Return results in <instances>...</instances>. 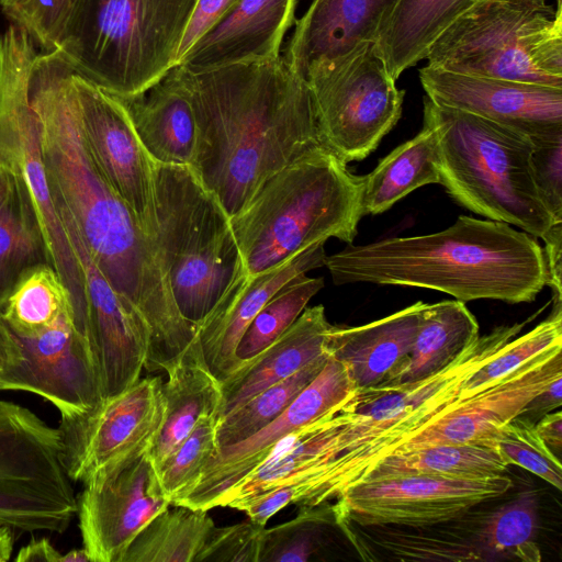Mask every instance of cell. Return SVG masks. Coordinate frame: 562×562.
<instances>
[{
    "instance_id": "obj_49",
    "label": "cell",
    "mask_w": 562,
    "mask_h": 562,
    "mask_svg": "<svg viewBox=\"0 0 562 562\" xmlns=\"http://www.w3.org/2000/svg\"><path fill=\"white\" fill-rule=\"evenodd\" d=\"M562 376L552 381L544 390L532 397L522 408L519 416L527 417L536 423V418L553 412L562 403Z\"/></svg>"
},
{
    "instance_id": "obj_11",
    "label": "cell",
    "mask_w": 562,
    "mask_h": 562,
    "mask_svg": "<svg viewBox=\"0 0 562 562\" xmlns=\"http://www.w3.org/2000/svg\"><path fill=\"white\" fill-rule=\"evenodd\" d=\"M57 428L0 400V525L22 532H64L78 512Z\"/></svg>"
},
{
    "instance_id": "obj_42",
    "label": "cell",
    "mask_w": 562,
    "mask_h": 562,
    "mask_svg": "<svg viewBox=\"0 0 562 562\" xmlns=\"http://www.w3.org/2000/svg\"><path fill=\"white\" fill-rule=\"evenodd\" d=\"M216 427L214 415L201 416L189 436L155 467L161 490L171 505L194 487L205 464L217 451Z\"/></svg>"
},
{
    "instance_id": "obj_33",
    "label": "cell",
    "mask_w": 562,
    "mask_h": 562,
    "mask_svg": "<svg viewBox=\"0 0 562 562\" xmlns=\"http://www.w3.org/2000/svg\"><path fill=\"white\" fill-rule=\"evenodd\" d=\"M479 329L462 301L426 304L407 360L385 382L409 383L436 373L479 338Z\"/></svg>"
},
{
    "instance_id": "obj_23",
    "label": "cell",
    "mask_w": 562,
    "mask_h": 562,
    "mask_svg": "<svg viewBox=\"0 0 562 562\" xmlns=\"http://www.w3.org/2000/svg\"><path fill=\"white\" fill-rule=\"evenodd\" d=\"M295 5L296 0H239L177 65L200 74L278 58L283 36L294 22Z\"/></svg>"
},
{
    "instance_id": "obj_16",
    "label": "cell",
    "mask_w": 562,
    "mask_h": 562,
    "mask_svg": "<svg viewBox=\"0 0 562 562\" xmlns=\"http://www.w3.org/2000/svg\"><path fill=\"white\" fill-rule=\"evenodd\" d=\"M52 201L83 271L86 313L81 334L97 366L102 396L111 398L139 380L149 329L93 262L64 205L55 198Z\"/></svg>"
},
{
    "instance_id": "obj_54",
    "label": "cell",
    "mask_w": 562,
    "mask_h": 562,
    "mask_svg": "<svg viewBox=\"0 0 562 562\" xmlns=\"http://www.w3.org/2000/svg\"><path fill=\"white\" fill-rule=\"evenodd\" d=\"M31 0H0L3 13L14 23Z\"/></svg>"
},
{
    "instance_id": "obj_53",
    "label": "cell",
    "mask_w": 562,
    "mask_h": 562,
    "mask_svg": "<svg viewBox=\"0 0 562 562\" xmlns=\"http://www.w3.org/2000/svg\"><path fill=\"white\" fill-rule=\"evenodd\" d=\"M13 550V530L0 525V562H7Z\"/></svg>"
},
{
    "instance_id": "obj_40",
    "label": "cell",
    "mask_w": 562,
    "mask_h": 562,
    "mask_svg": "<svg viewBox=\"0 0 562 562\" xmlns=\"http://www.w3.org/2000/svg\"><path fill=\"white\" fill-rule=\"evenodd\" d=\"M337 525L328 502L301 506L295 518L265 528L258 562H307L317 555L326 531Z\"/></svg>"
},
{
    "instance_id": "obj_38",
    "label": "cell",
    "mask_w": 562,
    "mask_h": 562,
    "mask_svg": "<svg viewBox=\"0 0 562 562\" xmlns=\"http://www.w3.org/2000/svg\"><path fill=\"white\" fill-rule=\"evenodd\" d=\"M327 352L292 375L260 391L217 422V447L240 442L280 416L314 380L328 359Z\"/></svg>"
},
{
    "instance_id": "obj_28",
    "label": "cell",
    "mask_w": 562,
    "mask_h": 562,
    "mask_svg": "<svg viewBox=\"0 0 562 562\" xmlns=\"http://www.w3.org/2000/svg\"><path fill=\"white\" fill-rule=\"evenodd\" d=\"M166 373L164 418L148 448L155 467L189 436L201 416L216 417L222 402L221 382L206 366L196 334Z\"/></svg>"
},
{
    "instance_id": "obj_12",
    "label": "cell",
    "mask_w": 562,
    "mask_h": 562,
    "mask_svg": "<svg viewBox=\"0 0 562 562\" xmlns=\"http://www.w3.org/2000/svg\"><path fill=\"white\" fill-rule=\"evenodd\" d=\"M555 12L548 0H487L451 24L425 59L452 72L562 88L541 71Z\"/></svg>"
},
{
    "instance_id": "obj_31",
    "label": "cell",
    "mask_w": 562,
    "mask_h": 562,
    "mask_svg": "<svg viewBox=\"0 0 562 562\" xmlns=\"http://www.w3.org/2000/svg\"><path fill=\"white\" fill-rule=\"evenodd\" d=\"M472 510V509H471ZM423 528L396 526L359 527V532L398 560L486 561L480 543L484 513H471ZM356 526V525H352Z\"/></svg>"
},
{
    "instance_id": "obj_30",
    "label": "cell",
    "mask_w": 562,
    "mask_h": 562,
    "mask_svg": "<svg viewBox=\"0 0 562 562\" xmlns=\"http://www.w3.org/2000/svg\"><path fill=\"white\" fill-rule=\"evenodd\" d=\"M0 311L31 268L49 263L40 217L22 175L0 160ZM52 266V265H50Z\"/></svg>"
},
{
    "instance_id": "obj_26",
    "label": "cell",
    "mask_w": 562,
    "mask_h": 562,
    "mask_svg": "<svg viewBox=\"0 0 562 562\" xmlns=\"http://www.w3.org/2000/svg\"><path fill=\"white\" fill-rule=\"evenodd\" d=\"M426 304L418 301L357 327L331 326L324 349L346 367L356 389L381 384L407 360Z\"/></svg>"
},
{
    "instance_id": "obj_34",
    "label": "cell",
    "mask_w": 562,
    "mask_h": 562,
    "mask_svg": "<svg viewBox=\"0 0 562 562\" xmlns=\"http://www.w3.org/2000/svg\"><path fill=\"white\" fill-rule=\"evenodd\" d=\"M508 465L477 443L437 445L390 454L372 464L353 484L404 475L483 479L504 474Z\"/></svg>"
},
{
    "instance_id": "obj_17",
    "label": "cell",
    "mask_w": 562,
    "mask_h": 562,
    "mask_svg": "<svg viewBox=\"0 0 562 562\" xmlns=\"http://www.w3.org/2000/svg\"><path fill=\"white\" fill-rule=\"evenodd\" d=\"M72 80L81 131L95 165L140 231L154 241L157 229L154 161L120 102L76 71Z\"/></svg>"
},
{
    "instance_id": "obj_7",
    "label": "cell",
    "mask_w": 562,
    "mask_h": 562,
    "mask_svg": "<svg viewBox=\"0 0 562 562\" xmlns=\"http://www.w3.org/2000/svg\"><path fill=\"white\" fill-rule=\"evenodd\" d=\"M196 1L78 0L56 50L109 94H136L177 65Z\"/></svg>"
},
{
    "instance_id": "obj_35",
    "label": "cell",
    "mask_w": 562,
    "mask_h": 562,
    "mask_svg": "<svg viewBox=\"0 0 562 562\" xmlns=\"http://www.w3.org/2000/svg\"><path fill=\"white\" fill-rule=\"evenodd\" d=\"M153 517L136 535L121 562H194L215 526L207 510L175 505Z\"/></svg>"
},
{
    "instance_id": "obj_44",
    "label": "cell",
    "mask_w": 562,
    "mask_h": 562,
    "mask_svg": "<svg viewBox=\"0 0 562 562\" xmlns=\"http://www.w3.org/2000/svg\"><path fill=\"white\" fill-rule=\"evenodd\" d=\"M265 528L251 519L214 526L194 562H258Z\"/></svg>"
},
{
    "instance_id": "obj_1",
    "label": "cell",
    "mask_w": 562,
    "mask_h": 562,
    "mask_svg": "<svg viewBox=\"0 0 562 562\" xmlns=\"http://www.w3.org/2000/svg\"><path fill=\"white\" fill-rule=\"evenodd\" d=\"M75 69L58 50L37 54L29 83L52 198L70 215L93 262L140 315L154 344L187 328L169 289L155 243L95 165L85 140Z\"/></svg>"
},
{
    "instance_id": "obj_3",
    "label": "cell",
    "mask_w": 562,
    "mask_h": 562,
    "mask_svg": "<svg viewBox=\"0 0 562 562\" xmlns=\"http://www.w3.org/2000/svg\"><path fill=\"white\" fill-rule=\"evenodd\" d=\"M324 266L336 285L424 288L462 302L530 303L548 283L543 249L533 236L465 215L432 234L349 244L326 256Z\"/></svg>"
},
{
    "instance_id": "obj_24",
    "label": "cell",
    "mask_w": 562,
    "mask_h": 562,
    "mask_svg": "<svg viewBox=\"0 0 562 562\" xmlns=\"http://www.w3.org/2000/svg\"><path fill=\"white\" fill-rule=\"evenodd\" d=\"M398 0H314L295 22L283 58L305 79L310 66L375 42L380 26Z\"/></svg>"
},
{
    "instance_id": "obj_32",
    "label": "cell",
    "mask_w": 562,
    "mask_h": 562,
    "mask_svg": "<svg viewBox=\"0 0 562 562\" xmlns=\"http://www.w3.org/2000/svg\"><path fill=\"white\" fill-rule=\"evenodd\" d=\"M437 160L436 131L423 121L417 135L394 148L370 173L360 177L363 216L379 215L416 189L440 183Z\"/></svg>"
},
{
    "instance_id": "obj_14",
    "label": "cell",
    "mask_w": 562,
    "mask_h": 562,
    "mask_svg": "<svg viewBox=\"0 0 562 562\" xmlns=\"http://www.w3.org/2000/svg\"><path fill=\"white\" fill-rule=\"evenodd\" d=\"M149 445L109 461L83 482L77 514L90 562H121L136 535L171 505L149 457Z\"/></svg>"
},
{
    "instance_id": "obj_5",
    "label": "cell",
    "mask_w": 562,
    "mask_h": 562,
    "mask_svg": "<svg viewBox=\"0 0 562 562\" xmlns=\"http://www.w3.org/2000/svg\"><path fill=\"white\" fill-rule=\"evenodd\" d=\"M424 119L437 134V168L449 195L487 220L543 239L557 222L533 182L532 139L481 116L442 106L427 95Z\"/></svg>"
},
{
    "instance_id": "obj_51",
    "label": "cell",
    "mask_w": 562,
    "mask_h": 562,
    "mask_svg": "<svg viewBox=\"0 0 562 562\" xmlns=\"http://www.w3.org/2000/svg\"><path fill=\"white\" fill-rule=\"evenodd\" d=\"M536 429L544 443L559 457L562 448V413L558 411L544 414L538 419Z\"/></svg>"
},
{
    "instance_id": "obj_45",
    "label": "cell",
    "mask_w": 562,
    "mask_h": 562,
    "mask_svg": "<svg viewBox=\"0 0 562 562\" xmlns=\"http://www.w3.org/2000/svg\"><path fill=\"white\" fill-rule=\"evenodd\" d=\"M78 0H31L13 24L44 52L58 49Z\"/></svg>"
},
{
    "instance_id": "obj_48",
    "label": "cell",
    "mask_w": 562,
    "mask_h": 562,
    "mask_svg": "<svg viewBox=\"0 0 562 562\" xmlns=\"http://www.w3.org/2000/svg\"><path fill=\"white\" fill-rule=\"evenodd\" d=\"M542 240L548 271L547 285L552 290L553 305H558L562 296V222L555 223Z\"/></svg>"
},
{
    "instance_id": "obj_36",
    "label": "cell",
    "mask_w": 562,
    "mask_h": 562,
    "mask_svg": "<svg viewBox=\"0 0 562 562\" xmlns=\"http://www.w3.org/2000/svg\"><path fill=\"white\" fill-rule=\"evenodd\" d=\"M66 313H72L69 292L49 263L24 272L0 311L11 330L19 336H34Z\"/></svg>"
},
{
    "instance_id": "obj_41",
    "label": "cell",
    "mask_w": 562,
    "mask_h": 562,
    "mask_svg": "<svg viewBox=\"0 0 562 562\" xmlns=\"http://www.w3.org/2000/svg\"><path fill=\"white\" fill-rule=\"evenodd\" d=\"M480 445L492 449L506 465H518L562 490L560 458L544 443L531 419L517 416L501 425Z\"/></svg>"
},
{
    "instance_id": "obj_10",
    "label": "cell",
    "mask_w": 562,
    "mask_h": 562,
    "mask_svg": "<svg viewBox=\"0 0 562 562\" xmlns=\"http://www.w3.org/2000/svg\"><path fill=\"white\" fill-rule=\"evenodd\" d=\"M305 80L321 143L346 165L374 151L401 117L405 91L396 87L375 42L313 64Z\"/></svg>"
},
{
    "instance_id": "obj_20",
    "label": "cell",
    "mask_w": 562,
    "mask_h": 562,
    "mask_svg": "<svg viewBox=\"0 0 562 562\" xmlns=\"http://www.w3.org/2000/svg\"><path fill=\"white\" fill-rule=\"evenodd\" d=\"M20 363L0 380V391H26L52 403L60 416L85 413L104 400L87 339L66 313L34 336H19Z\"/></svg>"
},
{
    "instance_id": "obj_19",
    "label": "cell",
    "mask_w": 562,
    "mask_h": 562,
    "mask_svg": "<svg viewBox=\"0 0 562 562\" xmlns=\"http://www.w3.org/2000/svg\"><path fill=\"white\" fill-rule=\"evenodd\" d=\"M355 390L346 367L328 357L319 373L280 416L247 439L218 448L194 487L173 505L214 508L218 498L257 467L276 443L338 409Z\"/></svg>"
},
{
    "instance_id": "obj_39",
    "label": "cell",
    "mask_w": 562,
    "mask_h": 562,
    "mask_svg": "<svg viewBox=\"0 0 562 562\" xmlns=\"http://www.w3.org/2000/svg\"><path fill=\"white\" fill-rule=\"evenodd\" d=\"M324 286L323 278L301 274L284 284L254 317L236 349L241 367L274 342ZM240 367V368H241Z\"/></svg>"
},
{
    "instance_id": "obj_6",
    "label": "cell",
    "mask_w": 562,
    "mask_h": 562,
    "mask_svg": "<svg viewBox=\"0 0 562 562\" xmlns=\"http://www.w3.org/2000/svg\"><path fill=\"white\" fill-rule=\"evenodd\" d=\"M529 319L479 336L452 362L425 379L356 389L337 414L330 463L313 490L315 505L336 499L392 443L461 396L470 376L501 353Z\"/></svg>"
},
{
    "instance_id": "obj_2",
    "label": "cell",
    "mask_w": 562,
    "mask_h": 562,
    "mask_svg": "<svg viewBox=\"0 0 562 562\" xmlns=\"http://www.w3.org/2000/svg\"><path fill=\"white\" fill-rule=\"evenodd\" d=\"M181 68L196 124L190 167L229 217L274 173L325 148L307 81L282 56L200 74Z\"/></svg>"
},
{
    "instance_id": "obj_43",
    "label": "cell",
    "mask_w": 562,
    "mask_h": 562,
    "mask_svg": "<svg viewBox=\"0 0 562 562\" xmlns=\"http://www.w3.org/2000/svg\"><path fill=\"white\" fill-rule=\"evenodd\" d=\"M558 344H562L561 304L553 305L551 314L544 321L526 334L512 339L501 353L474 372L463 385L462 393L469 395L483 390Z\"/></svg>"
},
{
    "instance_id": "obj_46",
    "label": "cell",
    "mask_w": 562,
    "mask_h": 562,
    "mask_svg": "<svg viewBox=\"0 0 562 562\" xmlns=\"http://www.w3.org/2000/svg\"><path fill=\"white\" fill-rule=\"evenodd\" d=\"M533 144V182L546 207L557 222H562V137Z\"/></svg>"
},
{
    "instance_id": "obj_50",
    "label": "cell",
    "mask_w": 562,
    "mask_h": 562,
    "mask_svg": "<svg viewBox=\"0 0 562 562\" xmlns=\"http://www.w3.org/2000/svg\"><path fill=\"white\" fill-rule=\"evenodd\" d=\"M22 359L16 335L0 314V380L14 369Z\"/></svg>"
},
{
    "instance_id": "obj_56",
    "label": "cell",
    "mask_w": 562,
    "mask_h": 562,
    "mask_svg": "<svg viewBox=\"0 0 562 562\" xmlns=\"http://www.w3.org/2000/svg\"><path fill=\"white\" fill-rule=\"evenodd\" d=\"M1 177H2V169H1V164H0V186H1Z\"/></svg>"
},
{
    "instance_id": "obj_57",
    "label": "cell",
    "mask_w": 562,
    "mask_h": 562,
    "mask_svg": "<svg viewBox=\"0 0 562 562\" xmlns=\"http://www.w3.org/2000/svg\"><path fill=\"white\" fill-rule=\"evenodd\" d=\"M557 2H561V0H557Z\"/></svg>"
},
{
    "instance_id": "obj_8",
    "label": "cell",
    "mask_w": 562,
    "mask_h": 562,
    "mask_svg": "<svg viewBox=\"0 0 562 562\" xmlns=\"http://www.w3.org/2000/svg\"><path fill=\"white\" fill-rule=\"evenodd\" d=\"M155 246L173 301L195 328L244 270L231 217L190 166L154 162Z\"/></svg>"
},
{
    "instance_id": "obj_37",
    "label": "cell",
    "mask_w": 562,
    "mask_h": 562,
    "mask_svg": "<svg viewBox=\"0 0 562 562\" xmlns=\"http://www.w3.org/2000/svg\"><path fill=\"white\" fill-rule=\"evenodd\" d=\"M539 529V498L527 490L487 512L480 528V543L486 561L540 562L536 542Z\"/></svg>"
},
{
    "instance_id": "obj_29",
    "label": "cell",
    "mask_w": 562,
    "mask_h": 562,
    "mask_svg": "<svg viewBox=\"0 0 562 562\" xmlns=\"http://www.w3.org/2000/svg\"><path fill=\"white\" fill-rule=\"evenodd\" d=\"M487 0H398L380 26L375 45L389 74L425 59L439 36L460 16Z\"/></svg>"
},
{
    "instance_id": "obj_15",
    "label": "cell",
    "mask_w": 562,
    "mask_h": 562,
    "mask_svg": "<svg viewBox=\"0 0 562 562\" xmlns=\"http://www.w3.org/2000/svg\"><path fill=\"white\" fill-rule=\"evenodd\" d=\"M560 376L562 344L541 351L474 394L464 395L461 391L459 398L384 449L361 475L390 454L437 445H480L501 425L519 416L532 397Z\"/></svg>"
},
{
    "instance_id": "obj_9",
    "label": "cell",
    "mask_w": 562,
    "mask_h": 562,
    "mask_svg": "<svg viewBox=\"0 0 562 562\" xmlns=\"http://www.w3.org/2000/svg\"><path fill=\"white\" fill-rule=\"evenodd\" d=\"M36 56L33 40L21 26L11 24L0 35V160L14 167L30 190L49 262L69 292L74 323L81 329L86 312L85 276L52 201L37 120L29 95Z\"/></svg>"
},
{
    "instance_id": "obj_4",
    "label": "cell",
    "mask_w": 562,
    "mask_h": 562,
    "mask_svg": "<svg viewBox=\"0 0 562 562\" xmlns=\"http://www.w3.org/2000/svg\"><path fill=\"white\" fill-rule=\"evenodd\" d=\"M361 179L326 148L270 177L231 217L244 271L257 274L335 237L351 244L363 216Z\"/></svg>"
},
{
    "instance_id": "obj_27",
    "label": "cell",
    "mask_w": 562,
    "mask_h": 562,
    "mask_svg": "<svg viewBox=\"0 0 562 562\" xmlns=\"http://www.w3.org/2000/svg\"><path fill=\"white\" fill-rule=\"evenodd\" d=\"M331 325L323 305L305 307L274 342L221 382L217 422L268 386L292 375L325 353Z\"/></svg>"
},
{
    "instance_id": "obj_47",
    "label": "cell",
    "mask_w": 562,
    "mask_h": 562,
    "mask_svg": "<svg viewBox=\"0 0 562 562\" xmlns=\"http://www.w3.org/2000/svg\"><path fill=\"white\" fill-rule=\"evenodd\" d=\"M238 2L239 0H198L179 46L177 64L188 49Z\"/></svg>"
},
{
    "instance_id": "obj_25",
    "label": "cell",
    "mask_w": 562,
    "mask_h": 562,
    "mask_svg": "<svg viewBox=\"0 0 562 562\" xmlns=\"http://www.w3.org/2000/svg\"><path fill=\"white\" fill-rule=\"evenodd\" d=\"M112 97L124 108L154 162L192 165L196 124L190 92L179 65L136 94Z\"/></svg>"
},
{
    "instance_id": "obj_13",
    "label": "cell",
    "mask_w": 562,
    "mask_h": 562,
    "mask_svg": "<svg viewBox=\"0 0 562 562\" xmlns=\"http://www.w3.org/2000/svg\"><path fill=\"white\" fill-rule=\"evenodd\" d=\"M513 487L504 474L483 479L404 475L348 487L333 504L338 527H429L458 518Z\"/></svg>"
},
{
    "instance_id": "obj_18",
    "label": "cell",
    "mask_w": 562,
    "mask_h": 562,
    "mask_svg": "<svg viewBox=\"0 0 562 562\" xmlns=\"http://www.w3.org/2000/svg\"><path fill=\"white\" fill-rule=\"evenodd\" d=\"M160 376L139 379L119 395L80 414L60 416L65 463L82 483L109 461L150 443L164 418Z\"/></svg>"
},
{
    "instance_id": "obj_21",
    "label": "cell",
    "mask_w": 562,
    "mask_h": 562,
    "mask_svg": "<svg viewBox=\"0 0 562 562\" xmlns=\"http://www.w3.org/2000/svg\"><path fill=\"white\" fill-rule=\"evenodd\" d=\"M426 95L528 135L533 143L562 137V88L452 72L419 70Z\"/></svg>"
},
{
    "instance_id": "obj_22",
    "label": "cell",
    "mask_w": 562,
    "mask_h": 562,
    "mask_svg": "<svg viewBox=\"0 0 562 562\" xmlns=\"http://www.w3.org/2000/svg\"><path fill=\"white\" fill-rule=\"evenodd\" d=\"M325 258L324 244H318L270 270L257 274L243 270L232 281L196 326L205 363L220 382L241 367L236 349L261 307L289 281L324 266Z\"/></svg>"
},
{
    "instance_id": "obj_55",
    "label": "cell",
    "mask_w": 562,
    "mask_h": 562,
    "mask_svg": "<svg viewBox=\"0 0 562 562\" xmlns=\"http://www.w3.org/2000/svg\"><path fill=\"white\" fill-rule=\"evenodd\" d=\"M60 562H90L88 553L85 548L74 549L65 554H61Z\"/></svg>"
},
{
    "instance_id": "obj_52",
    "label": "cell",
    "mask_w": 562,
    "mask_h": 562,
    "mask_svg": "<svg viewBox=\"0 0 562 562\" xmlns=\"http://www.w3.org/2000/svg\"><path fill=\"white\" fill-rule=\"evenodd\" d=\"M61 553L47 538L33 539L20 549L16 562H60Z\"/></svg>"
}]
</instances>
